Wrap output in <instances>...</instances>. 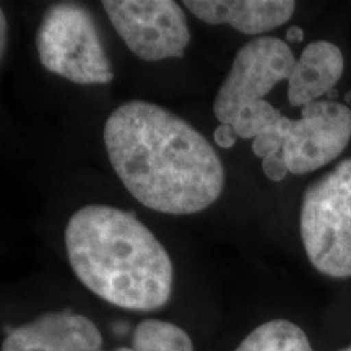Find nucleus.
<instances>
[{"instance_id":"0eeeda50","label":"nucleus","mask_w":351,"mask_h":351,"mask_svg":"<svg viewBox=\"0 0 351 351\" xmlns=\"http://www.w3.org/2000/svg\"><path fill=\"white\" fill-rule=\"evenodd\" d=\"M104 12L132 54L148 62L182 57L191 29L173 0H104Z\"/></svg>"},{"instance_id":"4468645a","label":"nucleus","mask_w":351,"mask_h":351,"mask_svg":"<svg viewBox=\"0 0 351 351\" xmlns=\"http://www.w3.org/2000/svg\"><path fill=\"white\" fill-rule=\"evenodd\" d=\"M262 171L263 174L274 182L283 181V179L287 178V174L289 173L287 165H285L282 153H276V155L267 156L265 160H262Z\"/></svg>"},{"instance_id":"2eb2a0df","label":"nucleus","mask_w":351,"mask_h":351,"mask_svg":"<svg viewBox=\"0 0 351 351\" xmlns=\"http://www.w3.org/2000/svg\"><path fill=\"white\" fill-rule=\"evenodd\" d=\"M213 138L219 148H225V150H228V148L234 147L236 140L239 137L238 134H236V130L232 129V125L218 124V127L213 132Z\"/></svg>"},{"instance_id":"9b49d317","label":"nucleus","mask_w":351,"mask_h":351,"mask_svg":"<svg viewBox=\"0 0 351 351\" xmlns=\"http://www.w3.org/2000/svg\"><path fill=\"white\" fill-rule=\"evenodd\" d=\"M234 351H314L306 332L291 320L275 319L249 333Z\"/></svg>"},{"instance_id":"20e7f679","label":"nucleus","mask_w":351,"mask_h":351,"mask_svg":"<svg viewBox=\"0 0 351 351\" xmlns=\"http://www.w3.org/2000/svg\"><path fill=\"white\" fill-rule=\"evenodd\" d=\"M43 67L78 85H104L114 78L91 13L77 3L46 10L36 34Z\"/></svg>"},{"instance_id":"f8f14e48","label":"nucleus","mask_w":351,"mask_h":351,"mask_svg":"<svg viewBox=\"0 0 351 351\" xmlns=\"http://www.w3.org/2000/svg\"><path fill=\"white\" fill-rule=\"evenodd\" d=\"M134 351H194L191 337L181 327L165 320H143L135 328Z\"/></svg>"},{"instance_id":"9d476101","label":"nucleus","mask_w":351,"mask_h":351,"mask_svg":"<svg viewBox=\"0 0 351 351\" xmlns=\"http://www.w3.org/2000/svg\"><path fill=\"white\" fill-rule=\"evenodd\" d=\"M343 70L345 57L337 44L328 41L307 44L288 78L289 104L304 108L320 101L340 82Z\"/></svg>"},{"instance_id":"aec40b11","label":"nucleus","mask_w":351,"mask_h":351,"mask_svg":"<svg viewBox=\"0 0 351 351\" xmlns=\"http://www.w3.org/2000/svg\"><path fill=\"white\" fill-rule=\"evenodd\" d=\"M340 351H351V345H350V346H346V348H341Z\"/></svg>"},{"instance_id":"ddd939ff","label":"nucleus","mask_w":351,"mask_h":351,"mask_svg":"<svg viewBox=\"0 0 351 351\" xmlns=\"http://www.w3.org/2000/svg\"><path fill=\"white\" fill-rule=\"evenodd\" d=\"M282 138L276 134L275 127L274 129L263 132V134L257 135L256 138L252 140V152L254 155L265 160L267 156L276 155V153H282Z\"/></svg>"},{"instance_id":"f3484780","label":"nucleus","mask_w":351,"mask_h":351,"mask_svg":"<svg viewBox=\"0 0 351 351\" xmlns=\"http://www.w3.org/2000/svg\"><path fill=\"white\" fill-rule=\"evenodd\" d=\"M302 39H304V32H302V28H300V26H291V28H288L287 44L301 43Z\"/></svg>"},{"instance_id":"dca6fc26","label":"nucleus","mask_w":351,"mask_h":351,"mask_svg":"<svg viewBox=\"0 0 351 351\" xmlns=\"http://www.w3.org/2000/svg\"><path fill=\"white\" fill-rule=\"evenodd\" d=\"M7 33H8V26H7L5 13H3L2 8H0V60H2V57L5 54V49H7Z\"/></svg>"},{"instance_id":"f257e3e1","label":"nucleus","mask_w":351,"mask_h":351,"mask_svg":"<svg viewBox=\"0 0 351 351\" xmlns=\"http://www.w3.org/2000/svg\"><path fill=\"white\" fill-rule=\"evenodd\" d=\"M104 145L127 191L156 212H202L225 187V168L208 140L148 101H129L114 109L104 125Z\"/></svg>"},{"instance_id":"39448f33","label":"nucleus","mask_w":351,"mask_h":351,"mask_svg":"<svg viewBox=\"0 0 351 351\" xmlns=\"http://www.w3.org/2000/svg\"><path fill=\"white\" fill-rule=\"evenodd\" d=\"M275 130L282 138V156L289 173H314L348 147L351 109L337 101L320 99L302 108L300 119L283 116Z\"/></svg>"},{"instance_id":"6ab92c4d","label":"nucleus","mask_w":351,"mask_h":351,"mask_svg":"<svg viewBox=\"0 0 351 351\" xmlns=\"http://www.w3.org/2000/svg\"><path fill=\"white\" fill-rule=\"evenodd\" d=\"M116 351H134V350H132V348H125V346H124V348H117Z\"/></svg>"},{"instance_id":"f03ea898","label":"nucleus","mask_w":351,"mask_h":351,"mask_svg":"<svg viewBox=\"0 0 351 351\" xmlns=\"http://www.w3.org/2000/svg\"><path fill=\"white\" fill-rule=\"evenodd\" d=\"M69 262L96 296L130 311L165 306L173 293L169 254L135 215L109 205H86L65 228Z\"/></svg>"},{"instance_id":"1a4fd4ad","label":"nucleus","mask_w":351,"mask_h":351,"mask_svg":"<svg viewBox=\"0 0 351 351\" xmlns=\"http://www.w3.org/2000/svg\"><path fill=\"white\" fill-rule=\"evenodd\" d=\"M184 5L204 23L257 36L285 25L296 10L293 0H186Z\"/></svg>"},{"instance_id":"a211bd4d","label":"nucleus","mask_w":351,"mask_h":351,"mask_svg":"<svg viewBox=\"0 0 351 351\" xmlns=\"http://www.w3.org/2000/svg\"><path fill=\"white\" fill-rule=\"evenodd\" d=\"M345 103H346V106L351 109V91H348V93L345 95Z\"/></svg>"},{"instance_id":"423d86ee","label":"nucleus","mask_w":351,"mask_h":351,"mask_svg":"<svg viewBox=\"0 0 351 351\" xmlns=\"http://www.w3.org/2000/svg\"><path fill=\"white\" fill-rule=\"evenodd\" d=\"M296 57L287 41L258 36L238 51L213 101L219 124H231L244 108L258 103L291 75Z\"/></svg>"},{"instance_id":"7ed1b4c3","label":"nucleus","mask_w":351,"mask_h":351,"mask_svg":"<svg viewBox=\"0 0 351 351\" xmlns=\"http://www.w3.org/2000/svg\"><path fill=\"white\" fill-rule=\"evenodd\" d=\"M300 231L306 256L319 274L351 276V158L306 189Z\"/></svg>"},{"instance_id":"6e6552de","label":"nucleus","mask_w":351,"mask_h":351,"mask_svg":"<svg viewBox=\"0 0 351 351\" xmlns=\"http://www.w3.org/2000/svg\"><path fill=\"white\" fill-rule=\"evenodd\" d=\"M2 351H104L101 333L85 315L47 313L7 335Z\"/></svg>"}]
</instances>
